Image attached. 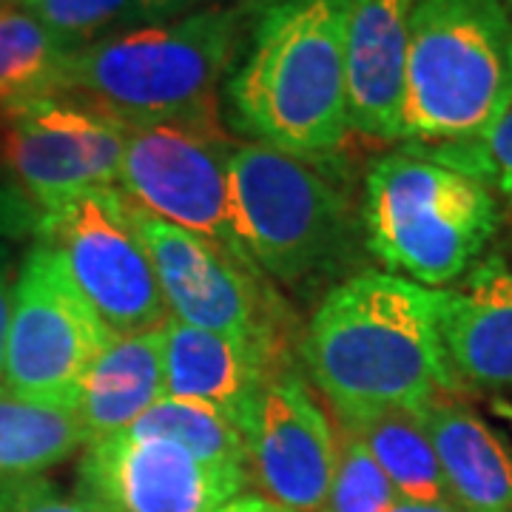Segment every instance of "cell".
Masks as SVG:
<instances>
[{
  "mask_svg": "<svg viewBox=\"0 0 512 512\" xmlns=\"http://www.w3.org/2000/svg\"><path fill=\"white\" fill-rule=\"evenodd\" d=\"M299 356L339 421L421 410L461 387L441 345L439 293L382 271L353 274L325 293Z\"/></svg>",
  "mask_w": 512,
  "mask_h": 512,
  "instance_id": "obj_1",
  "label": "cell"
},
{
  "mask_svg": "<svg viewBox=\"0 0 512 512\" xmlns=\"http://www.w3.org/2000/svg\"><path fill=\"white\" fill-rule=\"evenodd\" d=\"M353 0H274L256 12L245 55L225 80L239 134L322 160L345 146L348 18Z\"/></svg>",
  "mask_w": 512,
  "mask_h": 512,
  "instance_id": "obj_2",
  "label": "cell"
},
{
  "mask_svg": "<svg viewBox=\"0 0 512 512\" xmlns=\"http://www.w3.org/2000/svg\"><path fill=\"white\" fill-rule=\"evenodd\" d=\"M242 6H205L165 23L126 26L69 57V92L123 126L220 117L234 69Z\"/></svg>",
  "mask_w": 512,
  "mask_h": 512,
  "instance_id": "obj_3",
  "label": "cell"
},
{
  "mask_svg": "<svg viewBox=\"0 0 512 512\" xmlns=\"http://www.w3.org/2000/svg\"><path fill=\"white\" fill-rule=\"evenodd\" d=\"M322 160L262 143H237L231 154L239 254L299 293L345 274L359 256V217Z\"/></svg>",
  "mask_w": 512,
  "mask_h": 512,
  "instance_id": "obj_4",
  "label": "cell"
},
{
  "mask_svg": "<svg viewBox=\"0 0 512 512\" xmlns=\"http://www.w3.org/2000/svg\"><path fill=\"white\" fill-rule=\"evenodd\" d=\"M510 103L512 0H419L404 77V143H476Z\"/></svg>",
  "mask_w": 512,
  "mask_h": 512,
  "instance_id": "obj_5",
  "label": "cell"
},
{
  "mask_svg": "<svg viewBox=\"0 0 512 512\" xmlns=\"http://www.w3.org/2000/svg\"><path fill=\"white\" fill-rule=\"evenodd\" d=\"M501 225L487 185L404 143L367 168L362 234L384 268L441 291L484 256Z\"/></svg>",
  "mask_w": 512,
  "mask_h": 512,
  "instance_id": "obj_6",
  "label": "cell"
},
{
  "mask_svg": "<svg viewBox=\"0 0 512 512\" xmlns=\"http://www.w3.org/2000/svg\"><path fill=\"white\" fill-rule=\"evenodd\" d=\"M131 220L146 245L165 308L191 328L239 336L299 353L296 322L271 279L214 239L191 234L131 202Z\"/></svg>",
  "mask_w": 512,
  "mask_h": 512,
  "instance_id": "obj_7",
  "label": "cell"
},
{
  "mask_svg": "<svg viewBox=\"0 0 512 512\" xmlns=\"http://www.w3.org/2000/svg\"><path fill=\"white\" fill-rule=\"evenodd\" d=\"M111 336L55 248L35 239L15 276L3 387L23 402L72 410L86 370Z\"/></svg>",
  "mask_w": 512,
  "mask_h": 512,
  "instance_id": "obj_8",
  "label": "cell"
},
{
  "mask_svg": "<svg viewBox=\"0 0 512 512\" xmlns=\"http://www.w3.org/2000/svg\"><path fill=\"white\" fill-rule=\"evenodd\" d=\"M55 248L72 282L114 336L160 330L168 322L151 256L120 188H92L40 205L37 237Z\"/></svg>",
  "mask_w": 512,
  "mask_h": 512,
  "instance_id": "obj_9",
  "label": "cell"
},
{
  "mask_svg": "<svg viewBox=\"0 0 512 512\" xmlns=\"http://www.w3.org/2000/svg\"><path fill=\"white\" fill-rule=\"evenodd\" d=\"M237 143L220 117L126 126L120 191L148 214L242 256L231 205Z\"/></svg>",
  "mask_w": 512,
  "mask_h": 512,
  "instance_id": "obj_10",
  "label": "cell"
},
{
  "mask_svg": "<svg viewBox=\"0 0 512 512\" xmlns=\"http://www.w3.org/2000/svg\"><path fill=\"white\" fill-rule=\"evenodd\" d=\"M126 126L63 94L0 109V177L37 205L92 188H117Z\"/></svg>",
  "mask_w": 512,
  "mask_h": 512,
  "instance_id": "obj_11",
  "label": "cell"
},
{
  "mask_svg": "<svg viewBox=\"0 0 512 512\" xmlns=\"http://www.w3.org/2000/svg\"><path fill=\"white\" fill-rule=\"evenodd\" d=\"M248 473L282 512H325L336 473V430L296 365L276 370L239 419Z\"/></svg>",
  "mask_w": 512,
  "mask_h": 512,
  "instance_id": "obj_12",
  "label": "cell"
},
{
  "mask_svg": "<svg viewBox=\"0 0 512 512\" xmlns=\"http://www.w3.org/2000/svg\"><path fill=\"white\" fill-rule=\"evenodd\" d=\"M77 478L80 495L106 512H217L251 481L205 464L177 441L128 430L89 444Z\"/></svg>",
  "mask_w": 512,
  "mask_h": 512,
  "instance_id": "obj_13",
  "label": "cell"
},
{
  "mask_svg": "<svg viewBox=\"0 0 512 512\" xmlns=\"http://www.w3.org/2000/svg\"><path fill=\"white\" fill-rule=\"evenodd\" d=\"M419 0H353L348 18L350 131L367 140H402L410 26Z\"/></svg>",
  "mask_w": 512,
  "mask_h": 512,
  "instance_id": "obj_14",
  "label": "cell"
},
{
  "mask_svg": "<svg viewBox=\"0 0 512 512\" xmlns=\"http://www.w3.org/2000/svg\"><path fill=\"white\" fill-rule=\"evenodd\" d=\"M439 293V333L458 382L512 387V265L478 259L456 288Z\"/></svg>",
  "mask_w": 512,
  "mask_h": 512,
  "instance_id": "obj_15",
  "label": "cell"
},
{
  "mask_svg": "<svg viewBox=\"0 0 512 512\" xmlns=\"http://www.w3.org/2000/svg\"><path fill=\"white\" fill-rule=\"evenodd\" d=\"M291 365L288 353L239 336L191 328L174 316L163 325L165 396L214 404L237 424L265 379Z\"/></svg>",
  "mask_w": 512,
  "mask_h": 512,
  "instance_id": "obj_16",
  "label": "cell"
},
{
  "mask_svg": "<svg viewBox=\"0 0 512 512\" xmlns=\"http://www.w3.org/2000/svg\"><path fill=\"white\" fill-rule=\"evenodd\" d=\"M439 456L450 507L458 512H512V453L473 407L439 396L421 407Z\"/></svg>",
  "mask_w": 512,
  "mask_h": 512,
  "instance_id": "obj_17",
  "label": "cell"
},
{
  "mask_svg": "<svg viewBox=\"0 0 512 512\" xmlns=\"http://www.w3.org/2000/svg\"><path fill=\"white\" fill-rule=\"evenodd\" d=\"M163 396V328L111 336L86 370L72 413L86 444H94L128 430Z\"/></svg>",
  "mask_w": 512,
  "mask_h": 512,
  "instance_id": "obj_18",
  "label": "cell"
},
{
  "mask_svg": "<svg viewBox=\"0 0 512 512\" xmlns=\"http://www.w3.org/2000/svg\"><path fill=\"white\" fill-rule=\"evenodd\" d=\"M367 447L393 490L424 504H450L444 473L421 410L390 407L356 421H339Z\"/></svg>",
  "mask_w": 512,
  "mask_h": 512,
  "instance_id": "obj_19",
  "label": "cell"
},
{
  "mask_svg": "<svg viewBox=\"0 0 512 512\" xmlns=\"http://www.w3.org/2000/svg\"><path fill=\"white\" fill-rule=\"evenodd\" d=\"M69 57L55 35L15 0H0V109L69 92Z\"/></svg>",
  "mask_w": 512,
  "mask_h": 512,
  "instance_id": "obj_20",
  "label": "cell"
},
{
  "mask_svg": "<svg viewBox=\"0 0 512 512\" xmlns=\"http://www.w3.org/2000/svg\"><path fill=\"white\" fill-rule=\"evenodd\" d=\"M80 444L86 439L72 410L0 393V487L43 476Z\"/></svg>",
  "mask_w": 512,
  "mask_h": 512,
  "instance_id": "obj_21",
  "label": "cell"
},
{
  "mask_svg": "<svg viewBox=\"0 0 512 512\" xmlns=\"http://www.w3.org/2000/svg\"><path fill=\"white\" fill-rule=\"evenodd\" d=\"M128 433L177 441L191 456L211 467L248 473V447L242 427L214 404L163 396L146 416L128 427Z\"/></svg>",
  "mask_w": 512,
  "mask_h": 512,
  "instance_id": "obj_22",
  "label": "cell"
},
{
  "mask_svg": "<svg viewBox=\"0 0 512 512\" xmlns=\"http://www.w3.org/2000/svg\"><path fill=\"white\" fill-rule=\"evenodd\" d=\"M399 493L387 481L362 441L339 424L336 433V473L325 512H390Z\"/></svg>",
  "mask_w": 512,
  "mask_h": 512,
  "instance_id": "obj_23",
  "label": "cell"
},
{
  "mask_svg": "<svg viewBox=\"0 0 512 512\" xmlns=\"http://www.w3.org/2000/svg\"><path fill=\"white\" fill-rule=\"evenodd\" d=\"M421 154L433 157L436 163L450 165L476 177L495 194V200L504 202L512 214V103L495 120V126L476 140V143H458V146H419L407 143Z\"/></svg>",
  "mask_w": 512,
  "mask_h": 512,
  "instance_id": "obj_24",
  "label": "cell"
},
{
  "mask_svg": "<svg viewBox=\"0 0 512 512\" xmlns=\"http://www.w3.org/2000/svg\"><path fill=\"white\" fill-rule=\"evenodd\" d=\"M26 9L69 52L134 26V0H35Z\"/></svg>",
  "mask_w": 512,
  "mask_h": 512,
  "instance_id": "obj_25",
  "label": "cell"
},
{
  "mask_svg": "<svg viewBox=\"0 0 512 512\" xmlns=\"http://www.w3.org/2000/svg\"><path fill=\"white\" fill-rule=\"evenodd\" d=\"M0 512H106L86 495H66L43 476L0 487Z\"/></svg>",
  "mask_w": 512,
  "mask_h": 512,
  "instance_id": "obj_26",
  "label": "cell"
},
{
  "mask_svg": "<svg viewBox=\"0 0 512 512\" xmlns=\"http://www.w3.org/2000/svg\"><path fill=\"white\" fill-rule=\"evenodd\" d=\"M40 205L15 185L0 180V242L15 245L20 239L37 237Z\"/></svg>",
  "mask_w": 512,
  "mask_h": 512,
  "instance_id": "obj_27",
  "label": "cell"
},
{
  "mask_svg": "<svg viewBox=\"0 0 512 512\" xmlns=\"http://www.w3.org/2000/svg\"><path fill=\"white\" fill-rule=\"evenodd\" d=\"M18 259L9 242H0V393L3 387V353H6V328H9V311H12V291L18 276Z\"/></svg>",
  "mask_w": 512,
  "mask_h": 512,
  "instance_id": "obj_28",
  "label": "cell"
},
{
  "mask_svg": "<svg viewBox=\"0 0 512 512\" xmlns=\"http://www.w3.org/2000/svg\"><path fill=\"white\" fill-rule=\"evenodd\" d=\"M211 0H134V26L140 23H165L205 9Z\"/></svg>",
  "mask_w": 512,
  "mask_h": 512,
  "instance_id": "obj_29",
  "label": "cell"
},
{
  "mask_svg": "<svg viewBox=\"0 0 512 512\" xmlns=\"http://www.w3.org/2000/svg\"><path fill=\"white\" fill-rule=\"evenodd\" d=\"M217 512H282V510H276L274 504H268V501H262V498L245 495V498H234V501H228V504L220 507Z\"/></svg>",
  "mask_w": 512,
  "mask_h": 512,
  "instance_id": "obj_30",
  "label": "cell"
},
{
  "mask_svg": "<svg viewBox=\"0 0 512 512\" xmlns=\"http://www.w3.org/2000/svg\"><path fill=\"white\" fill-rule=\"evenodd\" d=\"M390 512H458L456 507L450 504H424V501H410V498H402L390 507Z\"/></svg>",
  "mask_w": 512,
  "mask_h": 512,
  "instance_id": "obj_31",
  "label": "cell"
},
{
  "mask_svg": "<svg viewBox=\"0 0 512 512\" xmlns=\"http://www.w3.org/2000/svg\"><path fill=\"white\" fill-rule=\"evenodd\" d=\"M493 410L498 413V416H501V419H507L512 424V404L510 402H501V399H498V402H493Z\"/></svg>",
  "mask_w": 512,
  "mask_h": 512,
  "instance_id": "obj_32",
  "label": "cell"
},
{
  "mask_svg": "<svg viewBox=\"0 0 512 512\" xmlns=\"http://www.w3.org/2000/svg\"><path fill=\"white\" fill-rule=\"evenodd\" d=\"M268 3H274V0H242V3H239V6H242V9H245V12H259V9H262V6H268Z\"/></svg>",
  "mask_w": 512,
  "mask_h": 512,
  "instance_id": "obj_33",
  "label": "cell"
},
{
  "mask_svg": "<svg viewBox=\"0 0 512 512\" xmlns=\"http://www.w3.org/2000/svg\"><path fill=\"white\" fill-rule=\"evenodd\" d=\"M15 3H20V6H32L35 0H15Z\"/></svg>",
  "mask_w": 512,
  "mask_h": 512,
  "instance_id": "obj_34",
  "label": "cell"
}]
</instances>
